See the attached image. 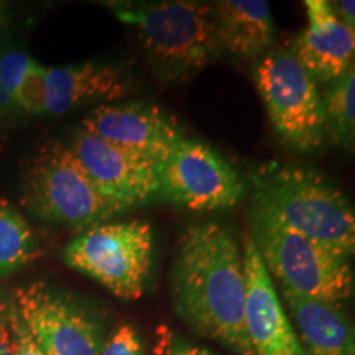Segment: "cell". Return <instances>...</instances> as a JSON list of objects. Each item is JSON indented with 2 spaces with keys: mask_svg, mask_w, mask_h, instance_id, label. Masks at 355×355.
I'll return each mask as SVG.
<instances>
[{
  "mask_svg": "<svg viewBox=\"0 0 355 355\" xmlns=\"http://www.w3.org/2000/svg\"><path fill=\"white\" fill-rule=\"evenodd\" d=\"M175 311L191 331L235 355H254L245 331L242 245L219 222L186 229L171 268Z\"/></svg>",
  "mask_w": 355,
  "mask_h": 355,
  "instance_id": "1",
  "label": "cell"
},
{
  "mask_svg": "<svg viewBox=\"0 0 355 355\" xmlns=\"http://www.w3.org/2000/svg\"><path fill=\"white\" fill-rule=\"evenodd\" d=\"M252 211L331 250L352 257L355 212L343 191L309 166L270 162L250 176Z\"/></svg>",
  "mask_w": 355,
  "mask_h": 355,
  "instance_id": "2",
  "label": "cell"
},
{
  "mask_svg": "<svg viewBox=\"0 0 355 355\" xmlns=\"http://www.w3.org/2000/svg\"><path fill=\"white\" fill-rule=\"evenodd\" d=\"M114 12L135 30L141 50L162 81L188 78L224 53L211 3H122L114 6Z\"/></svg>",
  "mask_w": 355,
  "mask_h": 355,
  "instance_id": "3",
  "label": "cell"
},
{
  "mask_svg": "<svg viewBox=\"0 0 355 355\" xmlns=\"http://www.w3.org/2000/svg\"><path fill=\"white\" fill-rule=\"evenodd\" d=\"M250 235L266 272L279 291L343 306L354 295L350 257L286 229L272 217L252 211Z\"/></svg>",
  "mask_w": 355,
  "mask_h": 355,
  "instance_id": "4",
  "label": "cell"
},
{
  "mask_svg": "<svg viewBox=\"0 0 355 355\" xmlns=\"http://www.w3.org/2000/svg\"><path fill=\"white\" fill-rule=\"evenodd\" d=\"M21 202L38 219L73 229L104 224L127 209L105 198L68 145L44 141L26 163Z\"/></svg>",
  "mask_w": 355,
  "mask_h": 355,
  "instance_id": "5",
  "label": "cell"
},
{
  "mask_svg": "<svg viewBox=\"0 0 355 355\" xmlns=\"http://www.w3.org/2000/svg\"><path fill=\"white\" fill-rule=\"evenodd\" d=\"M63 260L117 298L137 301L152 272V225L144 220L92 225L68 243Z\"/></svg>",
  "mask_w": 355,
  "mask_h": 355,
  "instance_id": "6",
  "label": "cell"
},
{
  "mask_svg": "<svg viewBox=\"0 0 355 355\" xmlns=\"http://www.w3.org/2000/svg\"><path fill=\"white\" fill-rule=\"evenodd\" d=\"M255 84L279 139L311 153L327 141L319 84L291 51H268L255 68Z\"/></svg>",
  "mask_w": 355,
  "mask_h": 355,
  "instance_id": "7",
  "label": "cell"
},
{
  "mask_svg": "<svg viewBox=\"0 0 355 355\" xmlns=\"http://www.w3.org/2000/svg\"><path fill=\"white\" fill-rule=\"evenodd\" d=\"M245 191L241 173L204 141L183 137L159 165V198L184 209H229Z\"/></svg>",
  "mask_w": 355,
  "mask_h": 355,
  "instance_id": "8",
  "label": "cell"
},
{
  "mask_svg": "<svg viewBox=\"0 0 355 355\" xmlns=\"http://www.w3.org/2000/svg\"><path fill=\"white\" fill-rule=\"evenodd\" d=\"M10 300L43 355H101V324L73 298L32 282Z\"/></svg>",
  "mask_w": 355,
  "mask_h": 355,
  "instance_id": "9",
  "label": "cell"
},
{
  "mask_svg": "<svg viewBox=\"0 0 355 355\" xmlns=\"http://www.w3.org/2000/svg\"><path fill=\"white\" fill-rule=\"evenodd\" d=\"M68 146L97 189L127 211L159 198L162 163L157 159L110 145L81 128Z\"/></svg>",
  "mask_w": 355,
  "mask_h": 355,
  "instance_id": "10",
  "label": "cell"
},
{
  "mask_svg": "<svg viewBox=\"0 0 355 355\" xmlns=\"http://www.w3.org/2000/svg\"><path fill=\"white\" fill-rule=\"evenodd\" d=\"M245 270V331L254 355H306L255 243L242 237Z\"/></svg>",
  "mask_w": 355,
  "mask_h": 355,
  "instance_id": "11",
  "label": "cell"
},
{
  "mask_svg": "<svg viewBox=\"0 0 355 355\" xmlns=\"http://www.w3.org/2000/svg\"><path fill=\"white\" fill-rule=\"evenodd\" d=\"M79 128L110 145L159 163L168 157L176 141L183 139L175 119L148 102L102 104L83 119Z\"/></svg>",
  "mask_w": 355,
  "mask_h": 355,
  "instance_id": "12",
  "label": "cell"
},
{
  "mask_svg": "<svg viewBox=\"0 0 355 355\" xmlns=\"http://www.w3.org/2000/svg\"><path fill=\"white\" fill-rule=\"evenodd\" d=\"M308 25L293 44V56L316 79L331 84L354 68L355 28L343 24L327 0H306Z\"/></svg>",
  "mask_w": 355,
  "mask_h": 355,
  "instance_id": "13",
  "label": "cell"
},
{
  "mask_svg": "<svg viewBox=\"0 0 355 355\" xmlns=\"http://www.w3.org/2000/svg\"><path fill=\"white\" fill-rule=\"evenodd\" d=\"M44 114L64 115L89 104H112L135 91L128 74L96 61L46 68Z\"/></svg>",
  "mask_w": 355,
  "mask_h": 355,
  "instance_id": "14",
  "label": "cell"
},
{
  "mask_svg": "<svg viewBox=\"0 0 355 355\" xmlns=\"http://www.w3.org/2000/svg\"><path fill=\"white\" fill-rule=\"evenodd\" d=\"M288 316L306 355H355L354 327L343 306L282 291Z\"/></svg>",
  "mask_w": 355,
  "mask_h": 355,
  "instance_id": "15",
  "label": "cell"
},
{
  "mask_svg": "<svg viewBox=\"0 0 355 355\" xmlns=\"http://www.w3.org/2000/svg\"><path fill=\"white\" fill-rule=\"evenodd\" d=\"M224 51L243 58H261L270 51L275 25L265 0H219L211 2Z\"/></svg>",
  "mask_w": 355,
  "mask_h": 355,
  "instance_id": "16",
  "label": "cell"
},
{
  "mask_svg": "<svg viewBox=\"0 0 355 355\" xmlns=\"http://www.w3.org/2000/svg\"><path fill=\"white\" fill-rule=\"evenodd\" d=\"M42 248L32 225L0 194V278L37 260Z\"/></svg>",
  "mask_w": 355,
  "mask_h": 355,
  "instance_id": "17",
  "label": "cell"
},
{
  "mask_svg": "<svg viewBox=\"0 0 355 355\" xmlns=\"http://www.w3.org/2000/svg\"><path fill=\"white\" fill-rule=\"evenodd\" d=\"M322 96L327 140L352 152L355 144V68L327 84Z\"/></svg>",
  "mask_w": 355,
  "mask_h": 355,
  "instance_id": "18",
  "label": "cell"
},
{
  "mask_svg": "<svg viewBox=\"0 0 355 355\" xmlns=\"http://www.w3.org/2000/svg\"><path fill=\"white\" fill-rule=\"evenodd\" d=\"M44 76H46V68L33 60L17 89L15 99H13L20 112L30 115L44 114V99H46Z\"/></svg>",
  "mask_w": 355,
  "mask_h": 355,
  "instance_id": "19",
  "label": "cell"
},
{
  "mask_svg": "<svg viewBox=\"0 0 355 355\" xmlns=\"http://www.w3.org/2000/svg\"><path fill=\"white\" fill-rule=\"evenodd\" d=\"M32 61V58L21 51H7L0 55V87L12 101L15 99L17 89Z\"/></svg>",
  "mask_w": 355,
  "mask_h": 355,
  "instance_id": "20",
  "label": "cell"
},
{
  "mask_svg": "<svg viewBox=\"0 0 355 355\" xmlns=\"http://www.w3.org/2000/svg\"><path fill=\"white\" fill-rule=\"evenodd\" d=\"M155 355H214L211 350L196 345L178 336L168 326H159L155 340Z\"/></svg>",
  "mask_w": 355,
  "mask_h": 355,
  "instance_id": "21",
  "label": "cell"
},
{
  "mask_svg": "<svg viewBox=\"0 0 355 355\" xmlns=\"http://www.w3.org/2000/svg\"><path fill=\"white\" fill-rule=\"evenodd\" d=\"M101 355H145L139 332L130 324H122L104 340Z\"/></svg>",
  "mask_w": 355,
  "mask_h": 355,
  "instance_id": "22",
  "label": "cell"
},
{
  "mask_svg": "<svg viewBox=\"0 0 355 355\" xmlns=\"http://www.w3.org/2000/svg\"><path fill=\"white\" fill-rule=\"evenodd\" d=\"M10 327L13 336V355H43L40 352L37 343L33 340L26 326L21 321L19 311L10 300Z\"/></svg>",
  "mask_w": 355,
  "mask_h": 355,
  "instance_id": "23",
  "label": "cell"
},
{
  "mask_svg": "<svg viewBox=\"0 0 355 355\" xmlns=\"http://www.w3.org/2000/svg\"><path fill=\"white\" fill-rule=\"evenodd\" d=\"M0 355H13L10 296H6L2 291H0Z\"/></svg>",
  "mask_w": 355,
  "mask_h": 355,
  "instance_id": "24",
  "label": "cell"
},
{
  "mask_svg": "<svg viewBox=\"0 0 355 355\" xmlns=\"http://www.w3.org/2000/svg\"><path fill=\"white\" fill-rule=\"evenodd\" d=\"M332 12L343 24L350 28H355V2L354 0H337V2H329Z\"/></svg>",
  "mask_w": 355,
  "mask_h": 355,
  "instance_id": "25",
  "label": "cell"
},
{
  "mask_svg": "<svg viewBox=\"0 0 355 355\" xmlns=\"http://www.w3.org/2000/svg\"><path fill=\"white\" fill-rule=\"evenodd\" d=\"M19 114L20 110L15 105V102H13L10 97L2 91V87H0V122L3 123L10 121V119H15Z\"/></svg>",
  "mask_w": 355,
  "mask_h": 355,
  "instance_id": "26",
  "label": "cell"
},
{
  "mask_svg": "<svg viewBox=\"0 0 355 355\" xmlns=\"http://www.w3.org/2000/svg\"><path fill=\"white\" fill-rule=\"evenodd\" d=\"M2 25H3V6L0 3V28H2Z\"/></svg>",
  "mask_w": 355,
  "mask_h": 355,
  "instance_id": "27",
  "label": "cell"
},
{
  "mask_svg": "<svg viewBox=\"0 0 355 355\" xmlns=\"http://www.w3.org/2000/svg\"><path fill=\"white\" fill-rule=\"evenodd\" d=\"M3 123L0 122V145H2V140H3Z\"/></svg>",
  "mask_w": 355,
  "mask_h": 355,
  "instance_id": "28",
  "label": "cell"
}]
</instances>
